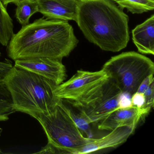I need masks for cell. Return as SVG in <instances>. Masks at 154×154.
I'll return each mask as SVG.
<instances>
[{
  "label": "cell",
  "instance_id": "obj_6",
  "mask_svg": "<svg viewBox=\"0 0 154 154\" xmlns=\"http://www.w3.org/2000/svg\"><path fill=\"white\" fill-rule=\"evenodd\" d=\"M122 94L115 82L109 76L94 85L75 100L68 101L80 109L91 124L100 122L121 108Z\"/></svg>",
  "mask_w": 154,
  "mask_h": 154
},
{
  "label": "cell",
  "instance_id": "obj_1",
  "mask_svg": "<svg viewBox=\"0 0 154 154\" xmlns=\"http://www.w3.org/2000/svg\"><path fill=\"white\" fill-rule=\"evenodd\" d=\"M79 40L68 21L43 17L22 28L8 45V56L14 61L48 57L62 60L75 48Z\"/></svg>",
  "mask_w": 154,
  "mask_h": 154
},
{
  "label": "cell",
  "instance_id": "obj_12",
  "mask_svg": "<svg viewBox=\"0 0 154 154\" xmlns=\"http://www.w3.org/2000/svg\"><path fill=\"white\" fill-rule=\"evenodd\" d=\"M133 43L140 53L154 54V15L132 30Z\"/></svg>",
  "mask_w": 154,
  "mask_h": 154
},
{
  "label": "cell",
  "instance_id": "obj_19",
  "mask_svg": "<svg viewBox=\"0 0 154 154\" xmlns=\"http://www.w3.org/2000/svg\"><path fill=\"white\" fill-rule=\"evenodd\" d=\"M131 100L132 106L142 109L145 103L144 94L137 92L131 96Z\"/></svg>",
  "mask_w": 154,
  "mask_h": 154
},
{
  "label": "cell",
  "instance_id": "obj_23",
  "mask_svg": "<svg viewBox=\"0 0 154 154\" xmlns=\"http://www.w3.org/2000/svg\"><path fill=\"white\" fill-rule=\"evenodd\" d=\"M1 53L0 52V56H1Z\"/></svg>",
  "mask_w": 154,
  "mask_h": 154
},
{
  "label": "cell",
  "instance_id": "obj_11",
  "mask_svg": "<svg viewBox=\"0 0 154 154\" xmlns=\"http://www.w3.org/2000/svg\"><path fill=\"white\" fill-rule=\"evenodd\" d=\"M38 12L51 19L75 21L79 0H35Z\"/></svg>",
  "mask_w": 154,
  "mask_h": 154
},
{
  "label": "cell",
  "instance_id": "obj_22",
  "mask_svg": "<svg viewBox=\"0 0 154 154\" xmlns=\"http://www.w3.org/2000/svg\"><path fill=\"white\" fill-rule=\"evenodd\" d=\"M2 153V150L0 149V154H1Z\"/></svg>",
  "mask_w": 154,
  "mask_h": 154
},
{
  "label": "cell",
  "instance_id": "obj_13",
  "mask_svg": "<svg viewBox=\"0 0 154 154\" xmlns=\"http://www.w3.org/2000/svg\"><path fill=\"white\" fill-rule=\"evenodd\" d=\"M12 62L5 59L0 62V122L6 121L15 112L12 99L5 83L7 74L13 67Z\"/></svg>",
  "mask_w": 154,
  "mask_h": 154
},
{
  "label": "cell",
  "instance_id": "obj_2",
  "mask_svg": "<svg viewBox=\"0 0 154 154\" xmlns=\"http://www.w3.org/2000/svg\"><path fill=\"white\" fill-rule=\"evenodd\" d=\"M75 21L86 39L103 51L119 52L129 41L128 17L111 0H79Z\"/></svg>",
  "mask_w": 154,
  "mask_h": 154
},
{
  "label": "cell",
  "instance_id": "obj_3",
  "mask_svg": "<svg viewBox=\"0 0 154 154\" xmlns=\"http://www.w3.org/2000/svg\"><path fill=\"white\" fill-rule=\"evenodd\" d=\"M5 83L15 111L34 118L51 112L60 99L54 93L57 86L54 82L14 66L7 74Z\"/></svg>",
  "mask_w": 154,
  "mask_h": 154
},
{
  "label": "cell",
  "instance_id": "obj_8",
  "mask_svg": "<svg viewBox=\"0 0 154 154\" xmlns=\"http://www.w3.org/2000/svg\"><path fill=\"white\" fill-rule=\"evenodd\" d=\"M15 61V67L49 79L57 85L63 83L65 80L66 70L62 60L48 57H35Z\"/></svg>",
  "mask_w": 154,
  "mask_h": 154
},
{
  "label": "cell",
  "instance_id": "obj_10",
  "mask_svg": "<svg viewBox=\"0 0 154 154\" xmlns=\"http://www.w3.org/2000/svg\"><path fill=\"white\" fill-rule=\"evenodd\" d=\"M148 114L144 109L131 106L119 108L99 122L100 130L111 131L119 127L129 126L134 128L141 119Z\"/></svg>",
  "mask_w": 154,
  "mask_h": 154
},
{
  "label": "cell",
  "instance_id": "obj_18",
  "mask_svg": "<svg viewBox=\"0 0 154 154\" xmlns=\"http://www.w3.org/2000/svg\"><path fill=\"white\" fill-rule=\"evenodd\" d=\"M145 97V103L142 109L149 113L154 107V82H152L148 89L143 93Z\"/></svg>",
  "mask_w": 154,
  "mask_h": 154
},
{
  "label": "cell",
  "instance_id": "obj_16",
  "mask_svg": "<svg viewBox=\"0 0 154 154\" xmlns=\"http://www.w3.org/2000/svg\"><path fill=\"white\" fill-rule=\"evenodd\" d=\"M122 9H126L132 14H140L154 9V0H111Z\"/></svg>",
  "mask_w": 154,
  "mask_h": 154
},
{
  "label": "cell",
  "instance_id": "obj_7",
  "mask_svg": "<svg viewBox=\"0 0 154 154\" xmlns=\"http://www.w3.org/2000/svg\"><path fill=\"white\" fill-rule=\"evenodd\" d=\"M108 77L102 69L95 72L79 70L67 82L57 85L54 93L59 99L75 101L94 85Z\"/></svg>",
  "mask_w": 154,
  "mask_h": 154
},
{
  "label": "cell",
  "instance_id": "obj_4",
  "mask_svg": "<svg viewBox=\"0 0 154 154\" xmlns=\"http://www.w3.org/2000/svg\"><path fill=\"white\" fill-rule=\"evenodd\" d=\"M35 119L43 127L48 142L59 148L63 154H71L73 149L91 142L94 139L84 137L62 99L59 100L51 112L38 115Z\"/></svg>",
  "mask_w": 154,
  "mask_h": 154
},
{
  "label": "cell",
  "instance_id": "obj_17",
  "mask_svg": "<svg viewBox=\"0 0 154 154\" xmlns=\"http://www.w3.org/2000/svg\"><path fill=\"white\" fill-rule=\"evenodd\" d=\"M63 100L69 109L72 119L78 129L86 135V137L93 138L92 131L90 125L91 123L88 121L83 112L80 109L72 104L69 101L65 100Z\"/></svg>",
  "mask_w": 154,
  "mask_h": 154
},
{
  "label": "cell",
  "instance_id": "obj_14",
  "mask_svg": "<svg viewBox=\"0 0 154 154\" xmlns=\"http://www.w3.org/2000/svg\"><path fill=\"white\" fill-rule=\"evenodd\" d=\"M13 20L0 1V44L7 46L14 35Z\"/></svg>",
  "mask_w": 154,
  "mask_h": 154
},
{
  "label": "cell",
  "instance_id": "obj_15",
  "mask_svg": "<svg viewBox=\"0 0 154 154\" xmlns=\"http://www.w3.org/2000/svg\"><path fill=\"white\" fill-rule=\"evenodd\" d=\"M16 17L22 26L29 24L30 17L38 12V7L35 0H20L16 4Z\"/></svg>",
  "mask_w": 154,
  "mask_h": 154
},
{
  "label": "cell",
  "instance_id": "obj_24",
  "mask_svg": "<svg viewBox=\"0 0 154 154\" xmlns=\"http://www.w3.org/2000/svg\"><path fill=\"white\" fill-rule=\"evenodd\" d=\"M1 129H2L1 128H0V130H1Z\"/></svg>",
  "mask_w": 154,
  "mask_h": 154
},
{
  "label": "cell",
  "instance_id": "obj_20",
  "mask_svg": "<svg viewBox=\"0 0 154 154\" xmlns=\"http://www.w3.org/2000/svg\"><path fill=\"white\" fill-rule=\"evenodd\" d=\"M153 82H154L153 75H149L147 77H146L141 83L137 92L143 93L149 87L151 83Z\"/></svg>",
  "mask_w": 154,
  "mask_h": 154
},
{
  "label": "cell",
  "instance_id": "obj_9",
  "mask_svg": "<svg viewBox=\"0 0 154 154\" xmlns=\"http://www.w3.org/2000/svg\"><path fill=\"white\" fill-rule=\"evenodd\" d=\"M136 128L129 126L119 127L111 131L109 134L100 139H94L85 145L73 149L71 154H85L105 149L115 147L127 141L132 135Z\"/></svg>",
  "mask_w": 154,
  "mask_h": 154
},
{
  "label": "cell",
  "instance_id": "obj_21",
  "mask_svg": "<svg viewBox=\"0 0 154 154\" xmlns=\"http://www.w3.org/2000/svg\"><path fill=\"white\" fill-rule=\"evenodd\" d=\"M5 8H7L8 5L10 3H13L16 5L20 0H0Z\"/></svg>",
  "mask_w": 154,
  "mask_h": 154
},
{
  "label": "cell",
  "instance_id": "obj_5",
  "mask_svg": "<svg viewBox=\"0 0 154 154\" xmlns=\"http://www.w3.org/2000/svg\"><path fill=\"white\" fill-rule=\"evenodd\" d=\"M102 69L116 83L121 91L131 97L143 80L154 75L151 59L135 52H128L111 57Z\"/></svg>",
  "mask_w": 154,
  "mask_h": 154
}]
</instances>
